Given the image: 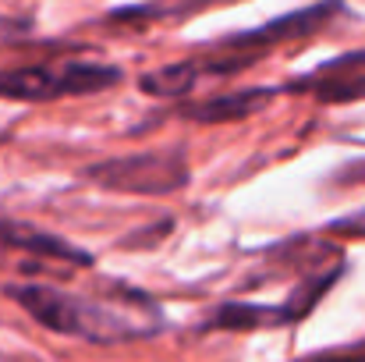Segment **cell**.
I'll return each instance as SVG.
<instances>
[{"label": "cell", "instance_id": "cell-2", "mask_svg": "<svg viewBox=\"0 0 365 362\" xmlns=\"http://www.w3.org/2000/svg\"><path fill=\"white\" fill-rule=\"evenodd\" d=\"M341 11H344L341 0H319V4H312V7H298V11H291V14H280V18H273V21H262V25H255V29L231 32V36L217 39L206 57L195 61L199 79H202V75H217V79L238 75L245 68L259 64L269 50L323 32Z\"/></svg>", "mask_w": 365, "mask_h": 362}, {"label": "cell", "instance_id": "cell-14", "mask_svg": "<svg viewBox=\"0 0 365 362\" xmlns=\"http://www.w3.org/2000/svg\"><path fill=\"white\" fill-rule=\"evenodd\" d=\"M305 362H365V356H316Z\"/></svg>", "mask_w": 365, "mask_h": 362}, {"label": "cell", "instance_id": "cell-15", "mask_svg": "<svg viewBox=\"0 0 365 362\" xmlns=\"http://www.w3.org/2000/svg\"><path fill=\"white\" fill-rule=\"evenodd\" d=\"M334 231H344V235H365V224H348V221H341V224H334Z\"/></svg>", "mask_w": 365, "mask_h": 362}, {"label": "cell", "instance_id": "cell-13", "mask_svg": "<svg viewBox=\"0 0 365 362\" xmlns=\"http://www.w3.org/2000/svg\"><path fill=\"white\" fill-rule=\"evenodd\" d=\"M25 29H29V21H21V18H0V36H14Z\"/></svg>", "mask_w": 365, "mask_h": 362}, {"label": "cell", "instance_id": "cell-10", "mask_svg": "<svg viewBox=\"0 0 365 362\" xmlns=\"http://www.w3.org/2000/svg\"><path fill=\"white\" fill-rule=\"evenodd\" d=\"M337 277H341V266H330V270H323V273H312V277H302L298 281V288L287 295V302H284V313H287V323H298V320H305L312 309H316V302L337 284Z\"/></svg>", "mask_w": 365, "mask_h": 362}, {"label": "cell", "instance_id": "cell-1", "mask_svg": "<svg viewBox=\"0 0 365 362\" xmlns=\"http://www.w3.org/2000/svg\"><path fill=\"white\" fill-rule=\"evenodd\" d=\"M7 295L32 320H39L46 331L64 334V338L110 345V341H128V338H145L153 331L149 323H138L110 306L89 302V298L71 295V291L53 288V284H11Z\"/></svg>", "mask_w": 365, "mask_h": 362}, {"label": "cell", "instance_id": "cell-9", "mask_svg": "<svg viewBox=\"0 0 365 362\" xmlns=\"http://www.w3.org/2000/svg\"><path fill=\"white\" fill-rule=\"evenodd\" d=\"M195 82H199L195 61H174V64H163L156 71H145L138 86L149 96H185Z\"/></svg>", "mask_w": 365, "mask_h": 362}, {"label": "cell", "instance_id": "cell-12", "mask_svg": "<svg viewBox=\"0 0 365 362\" xmlns=\"http://www.w3.org/2000/svg\"><path fill=\"white\" fill-rule=\"evenodd\" d=\"M365 68V50H351V54H341L334 61H323L316 71H309V79H334V75H351V71H362Z\"/></svg>", "mask_w": 365, "mask_h": 362}, {"label": "cell", "instance_id": "cell-7", "mask_svg": "<svg viewBox=\"0 0 365 362\" xmlns=\"http://www.w3.org/2000/svg\"><path fill=\"white\" fill-rule=\"evenodd\" d=\"M284 306H252V302H227L217 309L210 327L217 331H259V327H284Z\"/></svg>", "mask_w": 365, "mask_h": 362}, {"label": "cell", "instance_id": "cell-11", "mask_svg": "<svg viewBox=\"0 0 365 362\" xmlns=\"http://www.w3.org/2000/svg\"><path fill=\"white\" fill-rule=\"evenodd\" d=\"M210 4H217V0H153V4H138V7H121L110 18L114 21H135V25H142V21H160V18H185V14L202 11Z\"/></svg>", "mask_w": 365, "mask_h": 362}, {"label": "cell", "instance_id": "cell-3", "mask_svg": "<svg viewBox=\"0 0 365 362\" xmlns=\"http://www.w3.org/2000/svg\"><path fill=\"white\" fill-rule=\"evenodd\" d=\"M121 68L100 61H61V64H29L0 71V100L18 104H50L64 96H93L121 82Z\"/></svg>", "mask_w": 365, "mask_h": 362}, {"label": "cell", "instance_id": "cell-8", "mask_svg": "<svg viewBox=\"0 0 365 362\" xmlns=\"http://www.w3.org/2000/svg\"><path fill=\"white\" fill-rule=\"evenodd\" d=\"M287 93H312L319 104H355L365 100V68L351 75H334V79H294L287 86Z\"/></svg>", "mask_w": 365, "mask_h": 362}, {"label": "cell", "instance_id": "cell-6", "mask_svg": "<svg viewBox=\"0 0 365 362\" xmlns=\"http://www.w3.org/2000/svg\"><path fill=\"white\" fill-rule=\"evenodd\" d=\"M0 241H7L11 248H25V252L57 259V263H78V266H89L93 263V256L86 248L57 238L50 231H39L32 224H18V221H0Z\"/></svg>", "mask_w": 365, "mask_h": 362}, {"label": "cell", "instance_id": "cell-4", "mask_svg": "<svg viewBox=\"0 0 365 362\" xmlns=\"http://www.w3.org/2000/svg\"><path fill=\"white\" fill-rule=\"evenodd\" d=\"M86 178L121 196H170L192 181V171L181 149H153L118 160H100L86 167Z\"/></svg>", "mask_w": 365, "mask_h": 362}, {"label": "cell", "instance_id": "cell-5", "mask_svg": "<svg viewBox=\"0 0 365 362\" xmlns=\"http://www.w3.org/2000/svg\"><path fill=\"white\" fill-rule=\"evenodd\" d=\"M277 96H280V89H273V86H248V89L220 93V96H210L199 104H185L178 114L195 124H227V121H245L266 111Z\"/></svg>", "mask_w": 365, "mask_h": 362}]
</instances>
